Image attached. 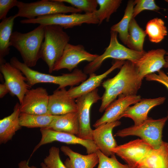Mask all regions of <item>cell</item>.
Returning <instances> with one entry per match:
<instances>
[{"mask_svg":"<svg viewBox=\"0 0 168 168\" xmlns=\"http://www.w3.org/2000/svg\"><path fill=\"white\" fill-rule=\"evenodd\" d=\"M42 168H48L44 163L41 164ZM18 168H36L34 166H30L28 165V161L26 160L21 161L18 164Z\"/></svg>","mask_w":168,"mask_h":168,"instance_id":"obj_37","label":"cell"},{"mask_svg":"<svg viewBox=\"0 0 168 168\" xmlns=\"http://www.w3.org/2000/svg\"><path fill=\"white\" fill-rule=\"evenodd\" d=\"M17 0H0V19L6 18L8 12L13 7L16 6Z\"/></svg>","mask_w":168,"mask_h":168,"instance_id":"obj_36","label":"cell"},{"mask_svg":"<svg viewBox=\"0 0 168 168\" xmlns=\"http://www.w3.org/2000/svg\"><path fill=\"white\" fill-rule=\"evenodd\" d=\"M60 149L69 157L64 162L66 168H93L99 163V158L96 152L82 155L64 146H61Z\"/></svg>","mask_w":168,"mask_h":168,"instance_id":"obj_21","label":"cell"},{"mask_svg":"<svg viewBox=\"0 0 168 168\" xmlns=\"http://www.w3.org/2000/svg\"><path fill=\"white\" fill-rule=\"evenodd\" d=\"M120 124L117 120L101 125L93 130L92 140L98 149L106 156L115 155L111 150L118 145L113 135L112 131Z\"/></svg>","mask_w":168,"mask_h":168,"instance_id":"obj_16","label":"cell"},{"mask_svg":"<svg viewBox=\"0 0 168 168\" xmlns=\"http://www.w3.org/2000/svg\"><path fill=\"white\" fill-rule=\"evenodd\" d=\"M10 63L21 71L31 87L38 83H46L58 85V89H61L68 86L73 87L84 82L87 78V74L78 68L74 69L71 73L55 76L33 70L15 57L11 58Z\"/></svg>","mask_w":168,"mask_h":168,"instance_id":"obj_3","label":"cell"},{"mask_svg":"<svg viewBox=\"0 0 168 168\" xmlns=\"http://www.w3.org/2000/svg\"><path fill=\"white\" fill-rule=\"evenodd\" d=\"M20 22L22 24H37L44 26L57 25L65 29L81 26L84 23H99L95 13L83 14L72 13L70 14L57 13L40 16L32 19H24Z\"/></svg>","mask_w":168,"mask_h":168,"instance_id":"obj_8","label":"cell"},{"mask_svg":"<svg viewBox=\"0 0 168 168\" xmlns=\"http://www.w3.org/2000/svg\"><path fill=\"white\" fill-rule=\"evenodd\" d=\"M158 74L152 73L147 75L145 77L148 81H155L164 85L168 89V76L162 70L158 72ZM168 118V112L166 117Z\"/></svg>","mask_w":168,"mask_h":168,"instance_id":"obj_35","label":"cell"},{"mask_svg":"<svg viewBox=\"0 0 168 168\" xmlns=\"http://www.w3.org/2000/svg\"><path fill=\"white\" fill-rule=\"evenodd\" d=\"M20 104L17 103L13 112L9 115L0 120V143H6L12 139L16 132L21 126L20 122L21 113Z\"/></svg>","mask_w":168,"mask_h":168,"instance_id":"obj_22","label":"cell"},{"mask_svg":"<svg viewBox=\"0 0 168 168\" xmlns=\"http://www.w3.org/2000/svg\"><path fill=\"white\" fill-rule=\"evenodd\" d=\"M166 54L167 56L165 57L166 63L164 67L165 68H168V52H166Z\"/></svg>","mask_w":168,"mask_h":168,"instance_id":"obj_39","label":"cell"},{"mask_svg":"<svg viewBox=\"0 0 168 168\" xmlns=\"http://www.w3.org/2000/svg\"><path fill=\"white\" fill-rule=\"evenodd\" d=\"M110 34L109 44L104 53L84 68L83 72L86 74L94 73L103 62L108 58L121 60H126L135 63L146 53L144 50L140 52L133 50L120 44L117 39V32L110 31Z\"/></svg>","mask_w":168,"mask_h":168,"instance_id":"obj_5","label":"cell"},{"mask_svg":"<svg viewBox=\"0 0 168 168\" xmlns=\"http://www.w3.org/2000/svg\"><path fill=\"white\" fill-rule=\"evenodd\" d=\"M140 95L123 96H119L106 108L103 115L93 125L96 128L101 125L118 120L119 117L131 105L141 100Z\"/></svg>","mask_w":168,"mask_h":168,"instance_id":"obj_15","label":"cell"},{"mask_svg":"<svg viewBox=\"0 0 168 168\" xmlns=\"http://www.w3.org/2000/svg\"><path fill=\"white\" fill-rule=\"evenodd\" d=\"M59 0L70 4L72 6L84 12L85 13H93L97 10L98 4L96 0Z\"/></svg>","mask_w":168,"mask_h":168,"instance_id":"obj_31","label":"cell"},{"mask_svg":"<svg viewBox=\"0 0 168 168\" xmlns=\"http://www.w3.org/2000/svg\"><path fill=\"white\" fill-rule=\"evenodd\" d=\"M97 88L77 98L76 102L79 123V130L77 136L86 140H92V130L90 124V110L92 105L101 99Z\"/></svg>","mask_w":168,"mask_h":168,"instance_id":"obj_9","label":"cell"},{"mask_svg":"<svg viewBox=\"0 0 168 168\" xmlns=\"http://www.w3.org/2000/svg\"><path fill=\"white\" fill-rule=\"evenodd\" d=\"M49 96L46 89L42 87L29 89L20 104L21 112L36 115L49 114Z\"/></svg>","mask_w":168,"mask_h":168,"instance_id":"obj_14","label":"cell"},{"mask_svg":"<svg viewBox=\"0 0 168 168\" xmlns=\"http://www.w3.org/2000/svg\"><path fill=\"white\" fill-rule=\"evenodd\" d=\"M99 158L97 168H130L127 164H123L117 159L115 155L106 156L99 149L96 152Z\"/></svg>","mask_w":168,"mask_h":168,"instance_id":"obj_32","label":"cell"},{"mask_svg":"<svg viewBox=\"0 0 168 168\" xmlns=\"http://www.w3.org/2000/svg\"><path fill=\"white\" fill-rule=\"evenodd\" d=\"M134 7V1H128L124 16L118 23L112 26L111 31L117 32L120 40L126 45L128 36V29L130 21L132 18Z\"/></svg>","mask_w":168,"mask_h":168,"instance_id":"obj_27","label":"cell"},{"mask_svg":"<svg viewBox=\"0 0 168 168\" xmlns=\"http://www.w3.org/2000/svg\"><path fill=\"white\" fill-rule=\"evenodd\" d=\"M134 168H168V143L153 149Z\"/></svg>","mask_w":168,"mask_h":168,"instance_id":"obj_23","label":"cell"},{"mask_svg":"<svg viewBox=\"0 0 168 168\" xmlns=\"http://www.w3.org/2000/svg\"><path fill=\"white\" fill-rule=\"evenodd\" d=\"M145 31L152 42L159 43L167 35V30L164 21L157 17L153 18L147 23Z\"/></svg>","mask_w":168,"mask_h":168,"instance_id":"obj_28","label":"cell"},{"mask_svg":"<svg viewBox=\"0 0 168 168\" xmlns=\"http://www.w3.org/2000/svg\"><path fill=\"white\" fill-rule=\"evenodd\" d=\"M165 1L168 3V0H166Z\"/></svg>","mask_w":168,"mask_h":168,"instance_id":"obj_40","label":"cell"},{"mask_svg":"<svg viewBox=\"0 0 168 168\" xmlns=\"http://www.w3.org/2000/svg\"><path fill=\"white\" fill-rule=\"evenodd\" d=\"M41 138L35 146L31 156L41 146L54 141L68 144H80L84 147L87 154L96 152L98 149L93 141L84 140L74 135L64 132L56 131L52 128H40Z\"/></svg>","mask_w":168,"mask_h":168,"instance_id":"obj_10","label":"cell"},{"mask_svg":"<svg viewBox=\"0 0 168 168\" xmlns=\"http://www.w3.org/2000/svg\"><path fill=\"white\" fill-rule=\"evenodd\" d=\"M56 115L49 114L36 115L21 113L20 122L21 127L28 128H47Z\"/></svg>","mask_w":168,"mask_h":168,"instance_id":"obj_29","label":"cell"},{"mask_svg":"<svg viewBox=\"0 0 168 168\" xmlns=\"http://www.w3.org/2000/svg\"><path fill=\"white\" fill-rule=\"evenodd\" d=\"M168 118L167 117L155 119L148 117L138 125L132 126L118 130L115 136L124 137L128 136L139 137L149 144L154 149L161 146L163 127Z\"/></svg>","mask_w":168,"mask_h":168,"instance_id":"obj_7","label":"cell"},{"mask_svg":"<svg viewBox=\"0 0 168 168\" xmlns=\"http://www.w3.org/2000/svg\"><path fill=\"white\" fill-rule=\"evenodd\" d=\"M44 163L48 168H66L59 156V149L53 146L49 149V154L44 159Z\"/></svg>","mask_w":168,"mask_h":168,"instance_id":"obj_33","label":"cell"},{"mask_svg":"<svg viewBox=\"0 0 168 168\" xmlns=\"http://www.w3.org/2000/svg\"><path fill=\"white\" fill-rule=\"evenodd\" d=\"M10 92L9 89L5 83L0 84V98L3 97L7 93Z\"/></svg>","mask_w":168,"mask_h":168,"instance_id":"obj_38","label":"cell"},{"mask_svg":"<svg viewBox=\"0 0 168 168\" xmlns=\"http://www.w3.org/2000/svg\"><path fill=\"white\" fill-rule=\"evenodd\" d=\"M147 35L144 30L138 25L135 18H132L129 25L128 36L126 45L133 50L142 52L144 51L143 46Z\"/></svg>","mask_w":168,"mask_h":168,"instance_id":"obj_26","label":"cell"},{"mask_svg":"<svg viewBox=\"0 0 168 168\" xmlns=\"http://www.w3.org/2000/svg\"><path fill=\"white\" fill-rule=\"evenodd\" d=\"M15 15L2 19L0 23V63L6 62L4 57L9 53L10 39L14 21L16 18Z\"/></svg>","mask_w":168,"mask_h":168,"instance_id":"obj_25","label":"cell"},{"mask_svg":"<svg viewBox=\"0 0 168 168\" xmlns=\"http://www.w3.org/2000/svg\"><path fill=\"white\" fill-rule=\"evenodd\" d=\"M63 29L57 25L45 26L44 38L41 47L40 58L47 64L49 73L53 71L55 63L69 43L70 37Z\"/></svg>","mask_w":168,"mask_h":168,"instance_id":"obj_4","label":"cell"},{"mask_svg":"<svg viewBox=\"0 0 168 168\" xmlns=\"http://www.w3.org/2000/svg\"><path fill=\"white\" fill-rule=\"evenodd\" d=\"M166 53L164 49L161 48L149 50L134 63L141 79L164 67L166 63L164 56Z\"/></svg>","mask_w":168,"mask_h":168,"instance_id":"obj_17","label":"cell"},{"mask_svg":"<svg viewBox=\"0 0 168 168\" xmlns=\"http://www.w3.org/2000/svg\"><path fill=\"white\" fill-rule=\"evenodd\" d=\"M153 149L144 140L138 139L118 146L111 152L123 160L130 168H134Z\"/></svg>","mask_w":168,"mask_h":168,"instance_id":"obj_11","label":"cell"},{"mask_svg":"<svg viewBox=\"0 0 168 168\" xmlns=\"http://www.w3.org/2000/svg\"><path fill=\"white\" fill-rule=\"evenodd\" d=\"M165 97H160L153 99H143L134 104L129 106L119 117H127L133 121L134 125H139L148 118V112L152 108L163 104L166 100Z\"/></svg>","mask_w":168,"mask_h":168,"instance_id":"obj_19","label":"cell"},{"mask_svg":"<svg viewBox=\"0 0 168 168\" xmlns=\"http://www.w3.org/2000/svg\"><path fill=\"white\" fill-rule=\"evenodd\" d=\"M0 71L10 92L17 97L21 104L25 94L31 88L26 82V78L19 69L10 63L6 62L0 64Z\"/></svg>","mask_w":168,"mask_h":168,"instance_id":"obj_13","label":"cell"},{"mask_svg":"<svg viewBox=\"0 0 168 168\" xmlns=\"http://www.w3.org/2000/svg\"><path fill=\"white\" fill-rule=\"evenodd\" d=\"M47 128L77 136L79 130V123L77 112L56 115Z\"/></svg>","mask_w":168,"mask_h":168,"instance_id":"obj_24","label":"cell"},{"mask_svg":"<svg viewBox=\"0 0 168 168\" xmlns=\"http://www.w3.org/2000/svg\"><path fill=\"white\" fill-rule=\"evenodd\" d=\"M44 26L40 25L26 33L12 32L10 45L20 53L23 63L29 67L35 66L40 58V52L44 38Z\"/></svg>","mask_w":168,"mask_h":168,"instance_id":"obj_2","label":"cell"},{"mask_svg":"<svg viewBox=\"0 0 168 168\" xmlns=\"http://www.w3.org/2000/svg\"><path fill=\"white\" fill-rule=\"evenodd\" d=\"M48 109L49 114L53 115L76 112L77 110L76 101L65 88L57 89L49 96Z\"/></svg>","mask_w":168,"mask_h":168,"instance_id":"obj_18","label":"cell"},{"mask_svg":"<svg viewBox=\"0 0 168 168\" xmlns=\"http://www.w3.org/2000/svg\"><path fill=\"white\" fill-rule=\"evenodd\" d=\"M125 62V60H117L112 66L104 73L99 75L94 73L90 74L89 78L78 86L72 87L68 90L69 96L74 100L97 89L104 79L115 69L120 68Z\"/></svg>","mask_w":168,"mask_h":168,"instance_id":"obj_20","label":"cell"},{"mask_svg":"<svg viewBox=\"0 0 168 168\" xmlns=\"http://www.w3.org/2000/svg\"><path fill=\"white\" fill-rule=\"evenodd\" d=\"M134 4L133 15L134 18L144 10L158 11L160 9L154 0H135L134 1Z\"/></svg>","mask_w":168,"mask_h":168,"instance_id":"obj_34","label":"cell"},{"mask_svg":"<svg viewBox=\"0 0 168 168\" xmlns=\"http://www.w3.org/2000/svg\"><path fill=\"white\" fill-rule=\"evenodd\" d=\"M142 82L135 64L129 61H125L115 76L102 83L105 91L101 97L99 111L105 110L118 96L137 95Z\"/></svg>","mask_w":168,"mask_h":168,"instance_id":"obj_1","label":"cell"},{"mask_svg":"<svg viewBox=\"0 0 168 168\" xmlns=\"http://www.w3.org/2000/svg\"><path fill=\"white\" fill-rule=\"evenodd\" d=\"M99 55L88 52L81 44L74 45L68 43L66 46L61 56L55 63L53 71L67 69L71 72L81 62L84 61L91 62Z\"/></svg>","mask_w":168,"mask_h":168,"instance_id":"obj_12","label":"cell"},{"mask_svg":"<svg viewBox=\"0 0 168 168\" xmlns=\"http://www.w3.org/2000/svg\"><path fill=\"white\" fill-rule=\"evenodd\" d=\"M16 7L18 11L16 17L28 19L57 13H80L82 12L72 6L65 5L59 0H41L30 3L18 1Z\"/></svg>","mask_w":168,"mask_h":168,"instance_id":"obj_6","label":"cell"},{"mask_svg":"<svg viewBox=\"0 0 168 168\" xmlns=\"http://www.w3.org/2000/svg\"><path fill=\"white\" fill-rule=\"evenodd\" d=\"M99 8L95 12L99 21L98 25L104 20L109 21L111 15L116 12L122 2L121 0H96Z\"/></svg>","mask_w":168,"mask_h":168,"instance_id":"obj_30","label":"cell"}]
</instances>
